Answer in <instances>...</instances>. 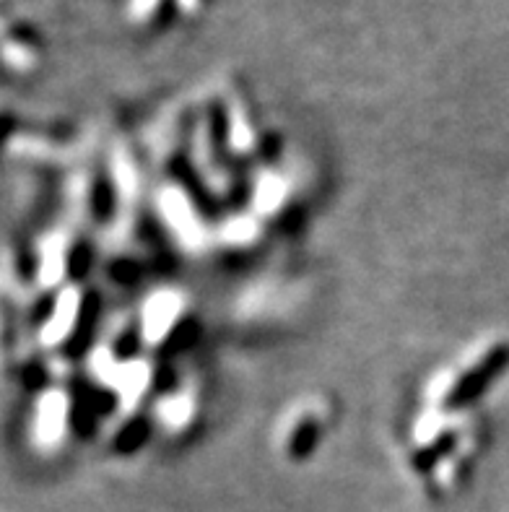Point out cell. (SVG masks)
<instances>
[{
    "mask_svg": "<svg viewBox=\"0 0 509 512\" xmlns=\"http://www.w3.org/2000/svg\"><path fill=\"white\" fill-rule=\"evenodd\" d=\"M200 414V403L195 398L193 390L177 388L167 390L159 403H156V416H159V424L169 432H182L185 435L187 429L193 427L195 419Z\"/></svg>",
    "mask_w": 509,
    "mask_h": 512,
    "instance_id": "52a82bcc",
    "label": "cell"
},
{
    "mask_svg": "<svg viewBox=\"0 0 509 512\" xmlns=\"http://www.w3.org/2000/svg\"><path fill=\"white\" fill-rule=\"evenodd\" d=\"M330 422V411L320 398H304L286 409L276 429V450L289 463L307 461L320 445L325 424Z\"/></svg>",
    "mask_w": 509,
    "mask_h": 512,
    "instance_id": "5b68a950",
    "label": "cell"
},
{
    "mask_svg": "<svg viewBox=\"0 0 509 512\" xmlns=\"http://www.w3.org/2000/svg\"><path fill=\"white\" fill-rule=\"evenodd\" d=\"M37 284L45 289L73 286L89 268V250L84 237L73 229H55L42 240L37 253Z\"/></svg>",
    "mask_w": 509,
    "mask_h": 512,
    "instance_id": "277c9868",
    "label": "cell"
},
{
    "mask_svg": "<svg viewBox=\"0 0 509 512\" xmlns=\"http://www.w3.org/2000/svg\"><path fill=\"white\" fill-rule=\"evenodd\" d=\"M509 367V341L489 336L476 341L452 364L434 372L426 383V406L439 411H465L484 396Z\"/></svg>",
    "mask_w": 509,
    "mask_h": 512,
    "instance_id": "6da1fadb",
    "label": "cell"
},
{
    "mask_svg": "<svg viewBox=\"0 0 509 512\" xmlns=\"http://www.w3.org/2000/svg\"><path fill=\"white\" fill-rule=\"evenodd\" d=\"M136 323L143 346L151 351H174L187 346L198 320L185 294L177 289H156L149 299H143Z\"/></svg>",
    "mask_w": 509,
    "mask_h": 512,
    "instance_id": "7a4b0ae2",
    "label": "cell"
},
{
    "mask_svg": "<svg viewBox=\"0 0 509 512\" xmlns=\"http://www.w3.org/2000/svg\"><path fill=\"white\" fill-rule=\"evenodd\" d=\"M84 424L78 416V398L68 388H50L39 396L34 429L42 445H60Z\"/></svg>",
    "mask_w": 509,
    "mask_h": 512,
    "instance_id": "8992f818",
    "label": "cell"
},
{
    "mask_svg": "<svg viewBox=\"0 0 509 512\" xmlns=\"http://www.w3.org/2000/svg\"><path fill=\"white\" fill-rule=\"evenodd\" d=\"M94 315H97V297L81 284L65 286L42 323L39 341L45 349L65 357L73 346L84 344Z\"/></svg>",
    "mask_w": 509,
    "mask_h": 512,
    "instance_id": "3957f363",
    "label": "cell"
}]
</instances>
